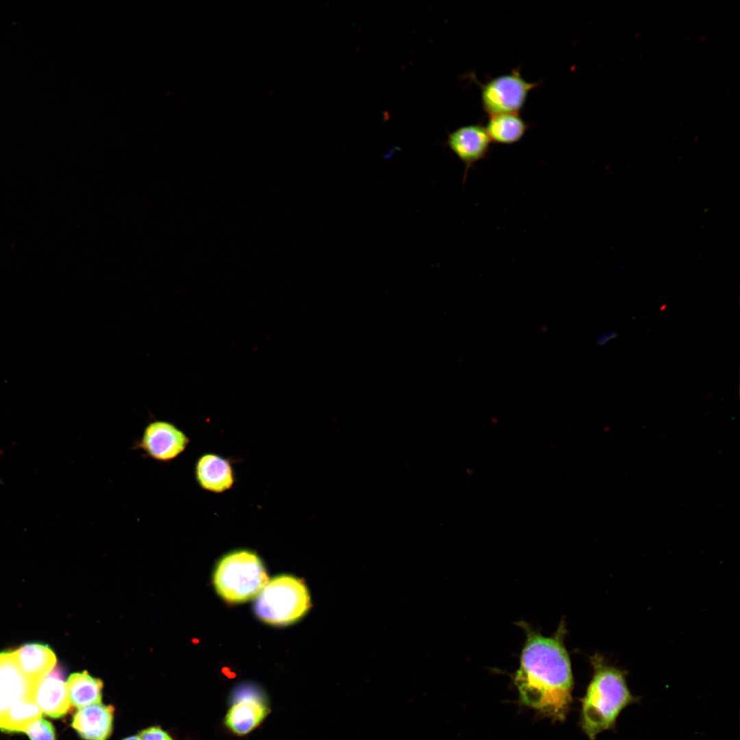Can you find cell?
Wrapping results in <instances>:
<instances>
[{
    "label": "cell",
    "mask_w": 740,
    "mask_h": 740,
    "mask_svg": "<svg viewBox=\"0 0 740 740\" xmlns=\"http://www.w3.org/2000/svg\"><path fill=\"white\" fill-rule=\"evenodd\" d=\"M66 683L72 706L81 708L101 703L103 682L87 671L72 674Z\"/></svg>",
    "instance_id": "15"
},
{
    "label": "cell",
    "mask_w": 740,
    "mask_h": 740,
    "mask_svg": "<svg viewBox=\"0 0 740 740\" xmlns=\"http://www.w3.org/2000/svg\"><path fill=\"white\" fill-rule=\"evenodd\" d=\"M13 652L24 674L37 684L56 665L57 658L54 652L42 643H27Z\"/></svg>",
    "instance_id": "13"
},
{
    "label": "cell",
    "mask_w": 740,
    "mask_h": 740,
    "mask_svg": "<svg viewBox=\"0 0 740 740\" xmlns=\"http://www.w3.org/2000/svg\"><path fill=\"white\" fill-rule=\"evenodd\" d=\"M213 581L221 597L228 602L239 603L257 596L269 578L259 556L251 550L241 549L220 560Z\"/></svg>",
    "instance_id": "3"
},
{
    "label": "cell",
    "mask_w": 740,
    "mask_h": 740,
    "mask_svg": "<svg viewBox=\"0 0 740 740\" xmlns=\"http://www.w3.org/2000/svg\"><path fill=\"white\" fill-rule=\"evenodd\" d=\"M270 711L263 691L255 685L243 684L234 691L224 725L236 735H247L262 723Z\"/></svg>",
    "instance_id": "6"
},
{
    "label": "cell",
    "mask_w": 740,
    "mask_h": 740,
    "mask_svg": "<svg viewBox=\"0 0 740 740\" xmlns=\"http://www.w3.org/2000/svg\"><path fill=\"white\" fill-rule=\"evenodd\" d=\"M30 740H56V734L52 724L40 717L30 724L25 732Z\"/></svg>",
    "instance_id": "17"
},
{
    "label": "cell",
    "mask_w": 740,
    "mask_h": 740,
    "mask_svg": "<svg viewBox=\"0 0 740 740\" xmlns=\"http://www.w3.org/2000/svg\"><path fill=\"white\" fill-rule=\"evenodd\" d=\"M480 90L483 111L488 116L506 113L519 112L523 108L530 91L541 86L542 82H531L521 75L520 68L510 73L490 77L484 82L479 81L473 73L467 75Z\"/></svg>",
    "instance_id": "5"
},
{
    "label": "cell",
    "mask_w": 740,
    "mask_h": 740,
    "mask_svg": "<svg viewBox=\"0 0 740 740\" xmlns=\"http://www.w3.org/2000/svg\"><path fill=\"white\" fill-rule=\"evenodd\" d=\"M189 442L188 436L173 423L155 421L145 427L137 447L149 457L165 462L181 454Z\"/></svg>",
    "instance_id": "7"
},
{
    "label": "cell",
    "mask_w": 740,
    "mask_h": 740,
    "mask_svg": "<svg viewBox=\"0 0 740 740\" xmlns=\"http://www.w3.org/2000/svg\"><path fill=\"white\" fill-rule=\"evenodd\" d=\"M484 125L486 132L494 143L512 145L519 142L530 127V124L519 114L506 113L488 116Z\"/></svg>",
    "instance_id": "14"
},
{
    "label": "cell",
    "mask_w": 740,
    "mask_h": 740,
    "mask_svg": "<svg viewBox=\"0 0 740 740\" xmlns=\"http://www.w3.org/2000/svg\"><path fill=\"white\" fill-rule=\"evenodd\" d=\"M139 737L141 740H173L166 732L157 726L142 730Z\"/></svg>",
    "instance_id": "18"
},
{
    "label": "cell",
    "mask_w": 740,
    "mask_h": 740,
    "mask_svg": "<svg viewBox=\"0 0 740 740\" xmlns=\"http://www.w3.org/2000/svg\"><path fill=\"white\" fill-rule=\"evenodd\" d=\"M38 684L24 674L13 652H0V726L14 704L25 699L35 700Z\"/></svg>",
    "instance_id": "8"
},
{
    "label": "cell",
    "mask_w": 740,
    "mask_h": 740,
    "mask_svg": "<svg viewBox=\"0 0 740 740\" xmlns=\"http://www.w3.org/2000/svg\"><path fill=\"white\" fill-rule=\"evenodd\" d=\"M35 700L42 713L53 718L63 717L71 710L66 683L59 669L54 668L39 682Z\"/></svg>",
    "instance_id": "11"
},
{
    "label": "cell",
    "mask_w": 740,
    "mask_h": 740,
    "mask_svg": "<svg viewBox=\"0 0 740 740\" xmlns=\"http://www.w3.org/2000/svg\"><path fill=\"white\" fill-rule=\"evenodd\" d=\"M515 684L523 704L564 720L571 702L573 677L559 635L545 637L528 631Z\"/></svg>",
    "instance_id": "1"
},
{
    "label": "cell",
    "mask_w": 740,
    "mask_h": 740,
    "mask_svg": "<svg viewBox=\"0 0 740 740\" xmlns=\"http://www.w3.org/2000/svg\"><path fill=\"white\" fill-rule=\"evenodd\" d=\"M195 476L201 489L214 493H222L231 489L236 482L231 460L215 453H206L198 458L195 466Z\"/></svg>",
    "instance_id": "10"
},
{
    "label": "cell",
    "mask_w": 740,
    "mask_h": 740,
    "mask_svg": "<svg viewBox=\"0 0 740 740\" xmlns=\"http://www.w3.org/2000/svg\"><path fill=\"white\" fill-rule=\"evenodd\" d=\"M446 145L465 166L464 180L472 166L488 156L492 143L484 125L461 126L448 134Z\"/></svg>",
    "instance_id": "9"
},
{
    "label": "cell",
    "mask_w": 740,
    "mask_h": 740,
    "mask_svg": "<svg viewBox=\"0 0 740 740\" xmlns=\"http://www.w3.org/2000/svg\"><path fill=\"white\" fill-rule=\"evenodd\" d=\"M591 663L593 675L582 700L580 724L589 739L595 740L600 732L615 729L622 711L639 698L632 694L625 671L599 654L592 657Z\"/></svg>",
    "instance_id": "2"
},
{
    "label": "cell",
    "mask_w": 740,
    "mask_h": 740,
    "mask_svg": "<svg viewBox=\"0 0 740 740\" xmlns=\"http://www.w3.org/2000/svg\"><path fill=\"white\" fill-rule=\"evenodd\" d=\"M42 714L34 700H23L8 710L1 724L0 730L25 732L30 724L42 717Z\"/></svg>",
    "instance_id": "16"
},
{
    "label": "cell",
    "mask_w": 740,
    "mask_h": 740,
    "mask_svg": "<svg viewBox=\"0 0 740 740\" xmlns=\"http://www.w3.org/2000/svg\"><path fill=\"white\" fill-rule=\"evenodd\" d=\"M123 740H141L139 736H132L127 737Z\"/></svg>",
    "instance_id": "20"
},
{
    "label": "cell",
    "mask_w": 740,
    "mask_h": 740,
    "mask_svg": "<svg viewBox=\"0 0 740 740\" xmlns=\"http://www.w3.org/2000/svg\"><path fill=\"white\" fill-rule=\"evenodd\" d=\"M114 708L101 703L79 708L72 727L85 740H106L112 731Z\"/></svg>",
    "instance_id": "12"
},
{
    "label": "cell",
    "mask_w": 740,
    "mask_h": 740,
    "mask_svg": "<svg viewBox=\"0 0 740 740\" xmlns=\"http://www.w3.org/2000/svg\"><path fill=\"white\" fill-rule=\"evenodd\" d=\"M617 336V333L615 331H610L609 332L604 333L599 336L597 338V343L599 345H604L608 341L611 339L615 338Z\"/></svg>",
    "instance_id": "19"
},
{
    "label": "cell",
    "mask_w": 740,
    "mask_h": 740,
    "mask_svg": "<svg viewBox=\"0 0 740 740\" xmlns=\"http://www.w3.org/2000/svg\"><path fill=\"white\" fill-rule=\"evenodd\" d=\"M310 606V595L304 582L282 575L267 582L256 596L254 610L266 623L287 625L301 618Z\"/></svg>",
    "instance_id": "4"
}]
</instances>
